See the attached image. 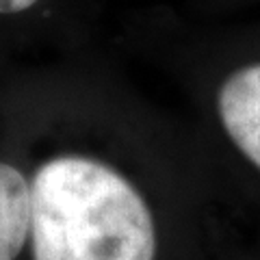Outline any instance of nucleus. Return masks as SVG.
<instances>
[{
  "label": "nucleus",
  "mask_w": 260,
  "mask_h": 260,
  "mask_svg": "<svg viewBox=\"0 0 260 260\" xmlns=\"http://www.w3.org/2000/svg\"><path fill=\"white\" fill-rule=\"evenodd\" d=\"M39 0H0V15H22L35 9Z\"/></svg>",
  "instance_id": "20e7f679"
},
{
  "label": "nucleus",
  "mask_w": 260,
  "mask_h": 260,
  "mask_svg": "<svg viewBox=\"0 0 260 260\" xmlns=\"http://www.w3.org/2000/svg\"><path fill=\"white\" fill-rule=\"evenodd\" d=\"M30 213V174L0 158V260H26Z\"/></svg>",
  "instance_id": "7ed1b4c3"
},
{
  "label": "nucleus",
  "mask_w": 260,
  "mask_h": 260,
  "mask_svg": "<svg viewBox=\"0 0 260 260\" xmlns=\"http://www.w3.org/2000/svg\"><path fill=\"white\" fill-rule=\"evenodd\" d=\"M217 115L234 148L260 169V63L245 65L223 80Z\"/></svg>",
  "instance_id": "f03ea898"
},
{
  "label": "nucleus",
  "mask_w": 260,
  "mask_h": 260,
  "mask_svg": "<svg viewBox=\"0 0 260 260\" xmlns=\"http://www.w3.org/2000/svg\"><path fill=\"white\" fill-rule=\"evenodd\" d=\"M28 174L26 260H160L156 208L143 184L117 162L59 150Z\"/></svg>",
  "instance_id": "f257e3e1"
}]
</instances>
